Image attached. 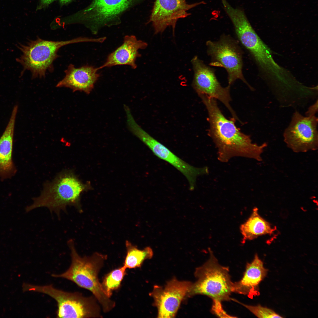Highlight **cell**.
Here are the masks:
<instances>
[{"instance_id":"1","label":"cell","mask_w":318,"mask_h":318,"mask_svg":"<svg viewBox=\"0 0 318 318\" xmlns=\"http://www.w3.org/2000/svg\"><path fill=\"white\" fill-rule=\"evenodd\" d=\"M199 95L207 110L208 135L217 148L218 160L227 163L233 157H240L262 161L261 155L267 144L259 145L253 143L250 136L237 127L234 118L228 119L225 117L216 100L205 95Z\"/></svg>"},{"instance_id":"2","label":"cell","mask_w":318,"mask_h":318,"mask_svg":"<svg viewBox=\"0 0 318 318\" xmlns=\"http://www.w3.org/2000/svg\"><path fill=\"white\" fill-rule=\"evenodd\" d=\"M68 244L71 251L70 266L64 273L52 274V276L67 279L89 290L101 305L104 312L111 311L115 306V302L107 295L98 277L107 259V255L95 252L90 256L82 257L77 251L73 241H69Z\"/></svg>"},{"instance_id":"3","label":"cell","mask_w":318,"mask_h":318,"mask_svg":"<svg viewBox=\"0 0 318 318\" xmlns=\"http://www.w3.org/2000/svg\"><path fill=\"white\" fill-rule=\"evenodd\" d=\"M89 187L88 184L80 181L72 170H64L52 181L44 184L41 194L33 198V203L26 208V211L45 207L59 216L60 212H66L69 206H73L80 212L81 195Z\"/></svg>"},{"instance_id":"4","label":"cell","mask_w":318,"mask_h":318,"mask_svg":"<svg viewBox=\"0 0 318 318\" xmlns=\"http://www.w3.org/2000/svg\"><path fill=\"white\" fill-rule=\"evenodd\" d=\"M92 39L79 37L62 41L46 40L40 38L18 47L22 52L17 62L23 67V72L30 71L33 79L44 78L47 71H52L53 63L59 57L57 53L62 47L80 42H92Z\"/></svg>"},{"instance_id":"5","label":"cell","mask_w":318,"mask_h":318,"mask_svg":"<svg viewBox=\"0 0 318 318\" xmlns=\"http://www.w3.org/2000/svg\"><path fill=\"white\" fill-rule=\"evenodd\" d=\"M210 257L203 265L196 269V281L192 283L187 294L191 297L196 294L206 295L221 302L231 300L233 282L231 280L229 268L219 264L210 249Z\"/></svg>"},{"instance_id":"6","label":"cell","mask_w":318,"mask_h":318,"mask_svg":"<svg viewBox=\"0 0 318 318\" xmlns=\"http://www.w3.org/2000/svg\"><path fill=\"white\" fill-rule=\"evenodd\" d=\"M229 17L239 41L251 55L260 69L271 78L279 77L284 68L275 62L270 49L254 29L244 11L235 10Z\"/></svg>"},{"instance_id":"7","label":"cell","mask_w":318,"mask_h":318,"mask_svg":"<svg viewBox=\"0 0 318 318\" xmlns=\"http://www.w3.org/2000/svg\"><path fill=\"white\" fill-rule=\"evenodd\" d=\"M24 292L32 291L47 294L57 302L58 318L101 317L95 297H85L78 292H70L54 288L52 284L37 285L24 283Z\"/></svg>"},{"instance_id":"8","label":"cell","mask_w":318,"mask_h":318,"mask_svg":"<svg viewBox=\"0 0 318 318\" xmlns=\"http://www.w3.org/2000/svg\"><path fill=\"white\" fill-rule=\"evenodd\" d=\"M206 45L207 54L211 59L209 65L226 69L228 85H231L239 79L253 90L243 74V53L238 42L230 35L223 34L217 41H207Z\"/></svg>"},{"instance_id":"9","label":"cell","mask_w":318,"mask_h":318,"mask_svg":"<svg viewBox=\"0 0 318 318\" xmlns=\"http://www.w3.org/2000/svg\"><path fill=\"white\" fill-rule=\"evenodd\" d=\"M143 0H92L80 13L79 19L89 25L92 30L120 23L125 12Z\"/></svg>"},{"instance_id":"10","label":"cell","mask_w":318,"mask_h":318,"mask_svg":"<svg viewBox=\"0 0 318 318\" xmlns=\"http://www.w3.org/2000/svg\"><path fill=\"white\" fill-rule=\"evenodd\" d=\"M318 118L304 116L298 111L293 114L283 133L287 147L296 153L315 151L318 148Z\"/></svg>"},{"instance_id":"11","label":"cell","mask_w":318,"mask_h":318,"mask_svg":"<svg viewBox=\"0 0 318 318\" xmlns=\"http://www.w3.org/2000/svg\"><path fill=\"white\" fill-rule=\"evenodd\" d=\"M129 127L155 155L169 163L184 175L188 182L190 190L194 189L197 177L208 173V167H193L178 157L142 129L135 121L131 122Z\"/></svg>"},{"instance_id":"12","label":"cell","mask_w":318,"mask_h":318,"mask_svg":"<svg viewBox=\"0 0 318 318\" xmlns=\"http://www.w3.org/2000/svg\"><path fill=\"white\" fill-rule=\"evenodd\" d=\"M191 61L194 71L192 85L198 94L205 95L219 100L228 109L232 117L241 123L230 104L231 100L230 92L231 85L222 86L214 69L206 65L198 57H194Z\"/></svg>"},{"instance_id":"13","label":"cell","mask_w":318,"mask_h":318,"mask_svg":"<svg viewBox=\"0 0 318 318\" xmlns=\"http://www.w3.org/2000/svg\"><path fill=\"white\" fill-rule=\"evenodd\" d=\"M186 0H155L148 23L151 22L155 34L162 33L168 27L174 34L178 20L191 14L188 10L198 5L205 4L204 1L188 4Z\"/></svg>"},{"instance_id":"14","label":"cell","mask_w":318,"mask_h":318,"mask_svg":"<svg viewBox=\"0 0 318 318\" xmlns=\"http://www.w3.org/2000/svg\"><path fill=\"white\" fill-rule=\"evenodd\" d=\"M192 283L173 278L163 287L154 286L150 295L153 299V305L158 309V317H174Z\"/></svg>"},{"instance_id":"15","label":"cell","mask_w":318,"mask_h":318,"mask_svg":"<svg viewBox=\"0 0 318 318\" xmlns=\"http://www.w3.org/2000/svg\"><path fill=\"white\" fill-rule=\"evenodd\" d=\"M98 70V68L88 65L76 68L70 64L64 71V77L56 87L68 88L73 92L79 91L89 94L100 76Z\"/></svg>"},{"instance_id":"16","label":"cell","mask_w":318,"mask_h":318,"mask_svg":"<svg viewBox=\"0 0 318 318\" xmlns=\"http://www.w3.org/2000/svg\"><path fill=\"white\" fill-rule=\"evenodd\" d=\"M268 271L263 262L256 254L252 261L247 264L242 279L233 283V292L246 295L251 299L259 295V285L266 276Z\"/></svg>"},{"instance_id":"17","label":"cell","mask_w":318,"mask_h":318,"mask_svg":"<svg viewBox=\"0 0 318 318\" xmlns=\"http://www.w3.org/2000/svg\"><path fill=\"white\" fill-rule=\"evenodd\" d=\"M147 46V43L138 39L134 35L125 36L122 44L108 55L105 62L98 69L122 65L136 69V59L141 56L138 50L145 49Z\"/></svg>"},{"instance_id":"18","label":"cell","mask_w":318,"mask_h":318,"mask_svg":"<svg viewBox=\"0 0 318 318\" xmlns=\"http://www.w3.org/2000/svg\"><path fill=\"white\" fill-rule=\"evenodd\" d=\"M18 106L14 107L7 126L0 138V177H11L16 169L12 160L14 127Z\"/></svg>"},{"instance_id":"19","label":"cell","mask_w":318,"mask_h":318,"mask_svg":"<svg viewBox=\"0 0 318 318\" xmlns=\"http://www.w3.org/2000/svg\"><path fill=\"white\" fill-rule=\"evenodd\" d=\"M240 230L243 237L242 242L244 243L259 236L271 235L275 229L259 214L258 209L255 208L250 217L241 225Z\"/></svg>"},{"instance_id":"20","label":"cell","mask_w":318,"mask_h":318,"mask_svg":"<svg viewBox=\"0 0 318 318\" xmlns=\"http://www.w3.org/2000/svg\"><path fill=\"white\" fill-rule=\"evenodd\" d=\"M125 245L127 254L123 266L126 269L140 267L145 260L150 259L153 256V251L149 247L140 250L128 241H126Z\"/></svg>"},{"instance_id":"21","label":"cell","mask_w":318,"mask_h":318,"mask_svg":"<svg viewBox=\"0 0 318 318\" xmlns=\"http://www.w3.org/2000/svg\"><path fill=\"white\" fill-rule=\"evenodd\" d=\"M126 269L123 266L112 271L105 276L101 284L104 291L109 297L110 298L112 292L120 286L126 274Z\"/></svg>"},{"instance_id":"22","label":"cell","mask_w":318,"mask_h":318,"mask_svg":"<svg viewBox=\"0 0 318 318\" xmlns=\"http://www.w3.org/2000/svg\"><path fill=\"white\" fill-rule=\"evenodd\" d=\"M231 300L241 304L244 306L255 316L259 318H282L272 309L260 304L252 306L241 303L236 299L231 298Z\"/></svg>"},{"instance_id":"23","label":"cell","mask_w":318,"mask_h":318,"mask_svg":"<svg viewBox=\"0 0 318 318\" xmlns=\"http://www.w3.org/2000/svg\"><path fill=\"white\" fill-rule=\"evenodd\" d=\"M213 304L211 308L212 312L220 317H236L227 314L224 310L221 301L217 300H212Z\"/></svg>"},{"instance_id":"24","label":"cell","mask_w":318,"mask_h":318,"mask_svg":"<svg viewBox=\"0 0 318 318\" xmlns=\"http://www.w3.org/2000/svg\"><path fill=\"white\" fill-rule=\"evenodd\" d=\"M318 111L317 100L312 105L310 106L308 108L305 113V116H311L315 115V114Z\"/></svg>"},{"instance_id":"25","label":"cell","mask_w":318,"mask_h":318,"mask_svg":"<svg viewBox=\"0 0 318 318\" xmlns=\"http://www.w3.org/2000/svg\"><path fill=\"white\" fill-rule=\"evenodd\" d=\"M54 0H40V2L42 5L44 6H47L51 4Z\"/></svg>"},{"instance_id":"26","label":"cell","mask_w":318,"mask_h":318,"mask_svg":"<svg viewBox=\"0 0 318 318\" xmlns=\"http://www.w3.org/2000/svg\"><path fill=\"white\" fill-rule=\"evenodd\" d=\"M72 0H59L60 4L62 5H64L70 2Z\"/></svg>"}]
</instances>
